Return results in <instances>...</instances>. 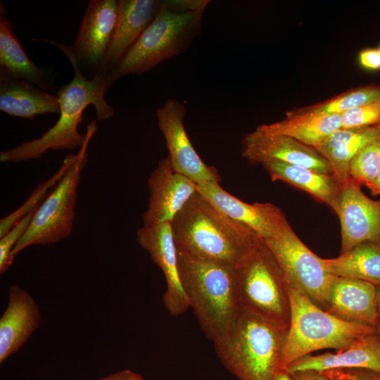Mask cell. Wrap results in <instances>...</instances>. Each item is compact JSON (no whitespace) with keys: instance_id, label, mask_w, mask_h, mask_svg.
Returning a JSON list of instances; mask_svg holds the SVG:
<instances>
[{"instance_id":"obj_1","label":"cell","mask_w":380,"mask_h":380,"mask_svg":"<svg viewBox=\"0 0 380 380\" xmlns=\"http://www.w3.org/2000/svg\"><path fill=\"white\" fill-rule=\"evenodd\" d=\"M44 41L58 47L68 57L74 70L72 80L58 87L56 95L60 103V116L56 124L39 138L23 142L0 153L1 163H19L44 156L49 150H72L81 147L86 134L78 130L83 120L84 109L92 105L99 121L114 115L113 108L106 100V94L113 84L110 76L96 74L87 79L77 63L69 46L47 39Z\"/></svg>"},{"instance_id":"obj_2","label":"cell","mask_w":380,"mask_h":380,"mask_svg":"<svg viewBox=\"0 0 380 380\" xmlns=\"http://www.w3.org/2000/svg\"><path fill=\"white\" fill-rule=\"evenodd\" d=\"M177 250L236 267L260 238L226 215L197 191L171 222Z\"/></svg>"},{"instance_id":"obj_3","label":"cell","mask_w":380,"mask_h":380,"mask_svg":"<svg viewBox=\"0 0 380 380\" xmlns=\"http://www.w3.org/2000/svg\"><path fill=\"white\" fill-rule=\"evenodd\" d=\"M288 327L239 310L226 334L215 343L224 366L239 380H274Z\"/></svg>"},{"instance_id":"obj_4","label":"cell","mask_w":380,"mask_h":380,"mask_svg":"<svg viewBox=\"0 0 380 380\" xmlns=\"http://www.w3.org/2000/svg\"><path fill=\"white\" fill-rule=\"evenodd\" d=\"M181 283L203 331L215 343L231 327L239 309L235 267L199 259L177 250Z\"/></svg>"},{"instance_id":"obj_5","label":"cell","mask_w":380,"mask_h":380,"mask_svg":"<svg viewBox=\"0 0 380 380\" xmlns=\"http://www.w3.org/2000/svg\"><path fill=\"white\" fill-rule=\"evenodd\" d=\"M288 292L291 318L281 353V370L314 351L344 349L364 336L380 333L376 327L331 315L299 291L289 288Z\"/></svg>"},{"instance_id":"obj_6","label":"cell","mask_w":380,"mask_h":380,"mask_svg":"<svg viewBox=\"0 0 380 380\" xmlns=\"http://www.w3.org/2000/svg\"><path fill=\"white\" fill-rule=\"evenodd\" d=\"M205 11H182L162 1L154 19L110 73L113 82L145 73L180 54L201 31Z\"/></svg>"},{"instance_id":"obj_7","label":"cell","mask_w":380,"mask_h":380,"mask_svg":"<svg viewBox=\"0 0 380 380\" xmlns=\"http://www.w3.org/2000/svg\"><path fill=\"white\" fill-rule=\"evenodd\" d=\"M235 288L239 310L289 327V288L277 261L262 239L235 267Z\"/></svg>"},{"instance_id":"obj_8","label":"cell","mask_w":380,"mask_h":380,"mask_svg":"<svg viewBox=\"0 0 380 380\" xmlns=\"http://www.w3.org/2000/svg\"><path fill=\"white\" fill-rule=\"evenodd\" d=\"M96 131V122L93 120L87 127L85 140L75 160L35 210L27 229L12 252L13 260L30 246L56 243L70 234L80 177L88 161L89 144Z\"/></svg>"},{"instance_id":"obj_9","label":"cell","mask_w":380,"mask_h":380,"mask_svg":"<svg viewBox=\"0 0 380 380\" xmlns=\"http://www.w3.org/2000/svg\"><path fill=\"white\" fill-rule=\"evenodd\" d=\"M263 241L277 261L288 288L303 293L324 310L334 277L324 258L307 247L288 222L275 236Z\"/></svg>"},{"instance_id":"obj_10","label":"cell","mask_w":380,"mask_h":380,"mask_svg":"<svg viewBox=\"0 0 380 380\" xmlns=\"http://www.w3.org/2000/svg\"><path fill=\"white\" fill-rule=\"evenodd\" d=\"M119 13V1L91 0L76 39L69 46L77 63L84 70L99 71L110 45ZM93 76V77H94Z\"/></svg>"},{"instance_id":"obj_11","label":"cell","mask_w":380,"mask_h":380,"mask_svg":"<svg viewBox=\"0 0 380 380\" xmlns=\"http://www.w3.org/2000/svg\"><path fill=\"white\" fill-rule=\"evenodd\" d=\"M185 113L184 105L175 99H167L156 110L158 126L165 138L172 165L197 184L219 183L217 170L204 163L189 140L184 125Z\"/></svg>"},{"instance_id":"obj_12","label":"cell","mask_w":380,"mask_h":380,"mask_svg":"<svg viewBox=\"0 0 380 380\" xmlns=\"http://www.w3.org/2000/svg\"><path fill=\"white\" fill-rule=\"evenodd\" d=\"M332 210L341 224V253L363 242L380 246V199L369 198L350 178L343 183Z\"/></svg>"},{"instance_id":"obj_13","label":"cell","mask_w":380,"mask_h":380,"mask_svg":"<svg viewBox=\"0 0 380 380\" xmlns=\"http://www.w3.org/2000/svg\"><path fill=\"white\" fill-rule=\"evenodd\" d=\"M137 241L164 274L167 286L163 300L166 309L174 316L183 314L190 305L179 277L171 222L143 224L137 232Z\"/></svg>"},{"instance_id":"obj_14","label":"cell","mask_w":380,"mask_h":380,"mask_svg":"<svg viewBox=\"0 0 380 380\" xmlns=\"http://www.w3.org/2000/svg\"><path fill=\"white\" fill-rule=\"evenodd\" d=\"M243 156L251 163L281 162L333 174L328 160L315 148L288 136L267 133L258 127L241 141Z\"/></svg>"},{"instance_id":"obj_15","label":"cell","mask_w":380,"mask_h":380,"mask_svg":"<svg viewBox=\"0 0 380 380\" xmlns=\"http://www.w3.org/2000/svg\"><path fill=\"white\" fill-rule=\"evenodd\" d=\"M149 198L143 224L172 222L191 197L197 184L173 168L170 157L159 160L148 179Z\"/></svg>"},{"instance_id":"obj_16","label":"cell","mask_w":380,"mask_h":380,"mask_svg":"<svg viewBox=\"0 0 380 380\" xmlns=\"http://www.w3.org/2000/svg\"><path fill=\"white\" fill-rule=\"evenodd\" d=\"M197 191L226 215L249 227L262 240L275 236L288 222L277 205L270 203H246L224 191L218 182L198 184Z\"/></svg>"},{"instance_id":"obj_17","label":"cell","mask_w":380,"mask_h":380,"mask_svg":"<svg viewBox=\"0 0 380 380\" xmlns=\"http://www.w3.org/2000/svg\"><path fill=\"white\" fill-rule=\"evenodd\" d=\"M324 310L348 322L379 328L376 286L357 279L334 276Z\"/></svg>"},{"instance_id":"obj_18","label":"cell","mask_w":380,"mask_h":380,"mask_svg":"<svg viewBox=\"0 0 380 380\" xmlns=\"http://www.w3.org/2000/svg\"><path fill=\"white\" fill-rule=\"evenodd\" d=\"M41 323L38 304L24 289L8 288V303L0 318V363L18 352Z\"/></svg>"},{"instance_id":"obj_19","label":"cell","mask_w":380,"mask_h":380,"mask_svg":"<svg viewBox=\"0 0 380 380\" xmlns=\"http://www.w3.org/2000/svg\"><path fill=\"white\" fill-rule=\"evenodd\" d=\"M161 2L159 0H119L118 18L113 37L96 74L110 76L115 66L154 19Z\"/></svg>"},{"instance_id":"obj_20","label":"cell","mask_w":380,"mask_h":380,"mask_svg":"<svg viewBox=\"0 0 380 380\" xmlns=\"http://www.w3.org/2000/svg\"><path fill=\"white\" fill-rule=\"evenodd\" d=\"M0 3V80H24L56 94L53 77L27 56Z\"/></svg>"},{"instance_id":"obj_21","label":"cell","mask_w":380,"mask_h":380,"mask_svg":"<svg viewBox=\"0 0 380 380\" xmlns=\"http://www.w3.org/2000/svg\"><path fill=\"white\" fill-rule=\"evenodd\" d=\"M341 369H365L380 372V333L364 336L346 348L318 355H308L290 364L285 370L319 372Z\"/></svg>"},{"instance_id":"obj_22","label":"cell","mask_w":380,"mask_h":380,"mask_svg":"<svg viewBox=\"0 0 380 380\" xmlns=\"http://www.w3.org/2000/svg\"><path fill=\"white\" fill-rule=\"evenodd\" d=\"M258 127L270 134L288 136L312 148L342 129L341 115L315 113L304 108L287 113L281 121Z\"/></svg>"},{"instance_id":"obj_23","label":"cell","mask_w":380,"mask_h":380,"mask_svg":"<svg viewBox=\"0 0 380 380\" xmlns=\"http://www.w3.org/2000/svg\"><path fill=\"white\" fill-rule=\"evenodd\" d=\"M0 110L9 115L34 120L39 115L59 113L56 94L24 80H0Z\"/></svg>"},{"instance_id":"obj_24","label":"cell","mask_w":380,"mask_h":380,"mask_svg":"<svg viewBox=\"0 0 380 380\" xmlns=\"http://www.w3.org/2000/svg\"><path fill=\"white\" fill-rule=\"evenodd\" d=\"M262 166L273 181L279 180L298 188L331 209L343 185L334 173H322L281 162H268Z\"/></svg>"},{"instance_id":"obj_25","label":"cell","mask_w":380,"mask_h":380,"mask_svg":"<svg viewBox=\"0 0 380 380\" xmlns=\"http://www.w3.org/2000/svg\"><path fill=\"white\" fill-rule=\"evenodd\" d=\"M380 136V125L361 128L341 129L322 144L313 148L330 163L334 174L348 182L353 158L367 144Z\"/></svg>"},{"instance_id":"obj_26","label":"cell","mask_w":380,"mask_h":380,"mask_svg":"<svg viewBox=\"0 0 380 380\" xmlns=\"http://www.w3.org/2000/svg\"><path fill=\"white\" fill-rule=\"evenodd\" d=\"M331 274L360 279L380 285V246L371 242L359 243L334 258H324Z\"/></svg>"},{"instance_id":"obj_27","label":"cell","mask_w":380,"mask_h":380,"mask_svg":"<svg viewBox=\"0 0 380 380\" xmlns=\"http://www.w3.org/2000/svg\"><path fill=\"white\" fill-rule=\"evenodd\" d=\"M76 158V154H68L59 169L49 179L39 184L26 201L15 210L0 220V238L6 234L24 217L37 209L42 201L61 179Z\"/></svg>"},{"instance_id":"obj_28","label":"cell","mask_w":380,"mask_h":380,"mask_svg":"<svg viewBox=\"0 0 380 380\" xmlns=\"http://www.w3.org/2000/svg\"><path fill=\"white\" fill-rule=\"evenodd\" d=\"M380 101V85L353 89L329 100L305 107L307 110L324 114H342L350 110Z\"/></svg>"},{"instance_id":"obj_29","label":"cell","mask_w":380,"mask_h":380,"mask_svg":"<svg viewBox=\"0 0 380 380\" xmlns=\"http://www.w3.org/2000/svg\"><path fill=\"white\" fill-rule=\"evenodd\" d=\"M380 166V136L362 148L351 160L350 177L368 188Z\"/></svg>"},{"instance_id":"obj_30","label":"cell","mask_w":380,"mask_h":380,"mask_svg":"<svg viewBox=\"0 0 380 380\" xmlns=\"http://www.w3.org/2000/svg\"><path fill=\"white\" fill-rule=\"evenodd\" d=\"M35 210L32 211L0 238V272L4 273L13 264L12 252L27 229Z\"/></svg>"},{"instance_id":"obj_31","label":"cell","mask_w":380,"mask_h":380,"mask_svg":"<svg viewBox=\"0 0 380 380\" xmlns=\"http://www.w3.org/2000/svg\"><path fill=\"white\" fill-rule=\"evenodd\" d=\"M343 129L361 128L380 125V101L341 114Z\"/></svg>"},{"instance_id":"obj_32","label":"cell","mask_w":380,"mask_h":380,"mask_svg":"<svg viewBox=\"0 0 380 380\" xmlns=\"http://www.w3.org/2000/svg\"><path fill=\"white\" fill-rule=\"evenodd\" d=\"M331 380H380V372L365 369H341L322 372Z\"/></svg>"},{"instance_id":"obj_33","label":"cell","mask_w":380,"mask_h":380,"mask_svg":"<svg viewBox=\"0 0 380 380\" xmlns=\"http://www.w3.org/2000/svg\"><path fill=\"white\" fill-rule=\"evenodd\" d=\"M360 65L368 70H376L380 69V53L378 49H367L359 54Z\"/></svg>"},{"instance_id":"obj_34","label":"cell","mask_w":380,"mask_h":380,"mask_svg":"<svg viewBox=\"0 0 380 380\" xmlns=\"http://www.w3.org/2000/svg\"><path fill=\"white\" fill-rule=\"evenodd\" d=\"M290 375L291 380H331L322 372L314 370L299 371Z\"/></svg>"},{"instance_id":"obj_35","label":"cell","mask_w":380,"mask_h":380,"mask_svg":"<svg viewBox=\"0 0 380 380\" xmlns=\"http://www.w3.org/2000/svg\"><path fill=\"white\" fill-rule=\"evenodd\" d=\"M368 189L373 196L380 194V166L378 168L372 182L368 186Z\"/></svg>"},{"instance_id":"obj_36","label":"cell","mask_w":380,"mask_h":380,"mask_svg":"<svg viewBox=\"0 0 380 380\" xmlns=\"http://www.w3.org/2000/svg\"><path fill=\"white\" fill-rule=\"evenodd\" d=\"M129 371L124 369L97 380H129Z\"/></svg>"},{"instance_id":"obj_37","label":"cell","mask_w":380,"mask_h":380,"mask_svg":"<svg viewBox=\"0 0 380 380\" xmlns=\"http://www.w3.org/2000/svg\"><path fill=\"white\" fill-rule=\"evenodd\" d=\"M376 308L379 317V328L380 331V285L376 286Z\"/></svg>"},{"instance_id":"obj_38","label":"cell","mask_w":380,"mask_h":380,"mask_svg":"<svg viewBox=\"0 0 380 380\" xmlns=\"http://www.w3.org/2000/svg\"><path fill=\"white\" fill-rule=\"evenodd\" d=\"M274 380H291V375L286 370H280L276 375Z\"/></svg>"},{"instance_id":"obj_39","label":"cell","mask_w":380,"mask_h":380,"mask_svg":"<svg viewBox=\"0 0 380 380\" xmlns=\"http://www.w3.org/2000/svg\"><path fill=\"white\" fill-rule=\"evenodd\" d=\"M129 380H145L139 374L129 371Z\"/></svg>"},{"instance_id":"obj_40","label":"cell","mask_w":380,"mask_h":380,"mask_svg":"<svg viewBox=\"0 0 380 380\" xmlns=\"http://www.w3.org/2000/svg\"><path fill=\"white\" fill-rule=\"evenodd\" d=\"M378 50H379V53H380V46H379V49H378Z\"/></svg>"}]
</instances>
